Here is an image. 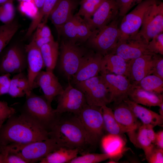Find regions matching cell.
Returning <instances> with one entry per match:
<instances>
[{"mask_svg": "<svg viewBox=\"0 0 163 163\" xmlns=\"http://www.w3.org/2000/svg\"><path fill=\"white\" fill-rule=\"evenodd\" d=\"M80 152L79 149L61 147L48 154L39 161L40 163H69Z\"/></svg>", "mask_w": 163, "mask_h": 163, "instance_id": "f1b7e54d", "label": "cell"}, {"mask_svg": "<svg viewBox=\"0 0 163 163\" xmlns=\"http://www.w3.org/2000/svg\"><path fill=\"white\" fill-rule=\"evenodd\" d=\"M16 113L15 109L5 101H0V128L3 123Z\"/></svg>", "mask_w": 163, "mask_h": 163, "instance_id": "60d3db41", "label": "cell"}, {"mask_svg": "<svg viewBox=\"0 0 163 163\" xmlns=\"http://www.w3.org/2000/svg\"><path fill=\"white\" fill-rule=\"evenodd\" d=\"M49 138L48 129L26 113L13 115L0 128V146L24 145Z\"/></svg>", "mask_w": 163, "mask_h": 163, "instance_id": "6da1fadb", "label": "cell"}, {"mask_svg": "<svg viewBox=\"0 0 163 163\" xmlns=\"http://www.w3.org/2000/svg\"><path fill=\"white\" fill-rule=\"evenodd\" d=\"M135 85L144 90L158 94H161L163 92V79L153 74L145 76Z\"/></svg>", "mask_w": 163, "mask_h": 163, "instance_id": "d6a6232c", "label": "cell"}, {"mask_svg": "<svg viewBox=\"0 0 163 163\" xmlns=\"http://www.w3.org/2000/svg\"><path fill=\"white\" fill-rule=\"evenodd\" d=\"M154 127L142 123L137 129L127 133L132 142L143 151L146 159L155 147Z\"/></svg>", "mask_w": 163, "mask_h": 163, "instance_id": "ac0fdd59", "label": "cell"}, {"mask_svg": "<svg viewBox=\"0 0 163 163\" xmlns=\"http://www.w3.org/2000/svg\"><path fill=\"white\" fill-rule=\"evenodd\" d=\"M148 43L138 32L121 36L110 53L117 55L127 61L143 55L155 54L148 49Z\"/></svg>", "mask_w": 163, "mask_h": 163, "instance_id": "8992f818", "label": "cell"}, {"mask_svg": "<svg viewBox=\"0 0 163 163\" xmlns=\"http://www.w3.org/2000/svg\"><path fill=\"white\" fill-rule=\"evenodd\" d=\"M159 114L162 117H163V102L161 103L159 106Z\"/></svg>", "mask_w": 163, "mask_h": 163, "instance_id": "7dc6e473", "label": "cell"}, {"mask_svg": "<svg viewBox=\"0 0 163 163\" xmlns=\"http://www.w3.org/2000/svg\"><path fill=\"white\" fill-rule=\"evenodd\" d=\"M33 0L35 5L38 9L42 7L45 1V0Z\"/></svg>", "mask_w": 163, "mask_h": 163, "instance_id": "bcb514c9", "label": "cell"}, {"mask_svg": "<svg viewBox=\"0 0 163 163\" xmlns=\"http://www.w3.org/2000/svg\"><path fill=\"white\" fill-rule=\"evenodd\" d=\"M35 30L33 38L40 48L44 45L54 40L50 29L46 24L40 23Z\"/></svg>", "mask_w": 163, "mask_h": 163, "instance_id": "e575fe53", "label": "cell"}, {"mask_svg": "<svg viewBox=\"0 0 163 163\" xmlns=\"http://www.w3.org/2000/svg\"><path fill=\"white\" fill-rule=\"evenodd\" d=\"M119 15L118 7L114 0H104L90 19L85 21L92 31L101 28Z\"/></svg>", "mask_w": 163, "mask_h": 163, "instance_id": "e0dca14e", "label": "cell"}, {"mask_svg": "<svg viewBox=\"0 0 163 163\" xmlns=\"http://www.w3.org/2000/svg\"><path fill=\"white\" fill-rule=\"evenodd\" d=\"M40 87L44 93V97L51 104L54 98L63 91L62 86L53 72L41 71L37 76L33 88Z\"/></svg>", "mask_w": 163, "mask_h": 163, "instance_id": "44dd1931", "label": "cell"}, {"mask_svg": "<svg viewBox=\"0 0 163 163\" xmlns=\"http://www.w3.org/2000/svg\"><path fill=\"white\" fill-rule=\"evenodd\" d=\"M157 2V0H143L131 12L123 17L119 24L121 36L137 33L142 25L146 10Z\"/></svg>", "mask_w": 163, "mask_h": 163, "instance_id": "5bb4252c", "label": "cell"}, {"mask_svg": "<svg viewBox=\"0 0 163 163\" xmlns=\"http://www.w3.org/2000/svg\"><path fill=\"white\" fill-rule=\"evenodd\" d=\"M92 33L84 20L75 14L62 26L57 34L59 38L82 43L86 42Z\"/></svg>", "mask_w": 163, "mask_h": 163, "instance_id": "4fadbf2b", "label": "cell"}, {"mask_svg": "<svg viewBox=\"0 0 163 163\" xmlns=\"http://www.w3.org/2000/svg\"><path fill=\"white\" fill-rule=\"evenodd\" d=\"M163 32V3L157 2L146 10L138 33L148 42Z\"/></svg>", "mask_w": 163, "mask_h": 163, "instance_id": "7c38bea8", "label": "cell"}, {"mask_svg": "<svg viewBox=\"0 0 163 163\" xmlns=\"http://www.w3.org/2000/svg\"><path fill=\"white\" fill-rule=\"evenodd\" d=\"M107 25L92 31L85 43L90 49L103 56L110 53L120 38L119 17Z\"/></svg>", "mask_w": 163, "mask_h": 163, "instance_id": "3957f363", "label": "cell"}, {"mask_svg": "<svg viewBox=\"0 0 163 163\" xmlns=\"http://www.w3.org/2000/svg\"><path fill=\"white\" fill-rule=\"evenodd\" d=\"M57 97V105L55 109L57 114L67 113L77 115L87 104L83 93L73 87L69 82L67 87Z\"/></svg>", "mask_w": 163, "mask_h": 163, "instance_id": "8fae6325", "label": "cell"}, {"mask_svg": "<svg viewBox=\"0 0 163 163\" xmlns=\"http://www.w3.org/2000/svg\"><path fill=\"white\" fill-rule=\"evenodd\" d=\"M58 1L45 0L42 6L39 9L27 31L28 34H31L40 23L46 24L51 12Z\"/></svg>", "mask_w": 163, "mask_h": 163, "instance_id": "4dcf8cb0", "label": "cell"}, {"mask_svg": "<svg viewBox=\"0 0 163 163\" xmlns=\"http://www.w3.org/2000/svg\"><path fill=\"white\" fill-rule=\"evenodd\" d=\"M154 55H143L128 61L127 77L132 84L136 85L145 76L152 74Z\"/></svg>", "mask_w": 163, "mask_h": 163, "instance_id": "d6986e66", "label": "cell"}, {"mask_svg": "<svg viewBox=\"0 0 163 163\" xmlns=\"http://www.w3.org/2000/svg\"><path fill=\"white\" fill-rule=\"evenodd\" d=\"M27 68L24 46L14 43L5 47L0 53V74H17Z\"/></svg>", "mask_w": 163, "mask_h": 163, "instance_id": "ba28073f", "label": "cell"}, {"mask_svg": "<svg viewBox=\"0 0 163 163\" xmlns=\"http://www.w3.org/2000/svg\"><path fill=\"white\" fill-rule=\"evenodd\" d=\"M131 100L149 107L159 106L163 102V94H158L142 89L132 84L128 94Z\"/></svg>", "mask_w": 163, "mask_h": 163, "instance_id": "cb8c5ba5", "label": "cell"}, {"mask_svg": "<svg viewBox=\"0 0 163 163\" xmlns=\"http://www.w3.org/2000/svg\"><path fill=\"white\" fill-rule=\"evenodd\" d=\"M119 9V15L123 17L134 6L143 0H114Z\"/></svg>", "mask_w": 163, "mask_h": 163, "instance_id": "ab89813d", "label": "cell"}, {"mask_svg": "<svg viewBox=\"0 0 163 163\" xmlns=\"http://www.w3.org/2000/svg\"><path fill=\"white\" fill-rule=\"evenodd\" d=\"M18 22H11L0 26V53L6 47L18 30Z\"/></svg>", "mask_w": 163, "mask_h": 163, "instance_id": "836d02e7", "label": "cell"}, {"mask_svg": "<svg viewBox=\"0 0 163 163\" xmlns=\"http://www.w3.org/2000/svg\"><path fill=\"white\" fill-rule=\"evenodd\" d=\"M59 44L54 40L40 48L46 71L53 72L57 65L59 54Z\"/></svg>", "mask_w": 163, "mask_h": 163, "instance_id": "f546056e", "label": "cell"}, {"mask_svg": "<svg viewBox=\"0 0 163 163\" xmlns=\"http://www.w3.org/2000/svg\"><path fill=\"white\" fill-rule=\"evenodd\" d=\"M24 1H33V0H23Z\"/></svg>", "mask_w": 163, "mask_h": 163, "instance_id": "f907efd6", "label": "cell"}, {"mask_svg": "<svg viewBox=\"0 0 163 163\" xmlns=\"http://www.w3.org/2000/svg\"><path fill=\"white\" fill-rule=\"evenodd\" d=\"M103 56L91 50H88L72 78L73 83L75 84L97 75L101 71Z\"/></svg>", "mask_w": 163, "mask_h": 163, "instance_id": "2e32d148", "label": "cell"}, {"mask_svg": "<svg viewBox=\"0 0 163 163\" xmlns=\"http://www.w3.org/2000/svg\"><path fill=\"white\" fill-rule=\"evenodd\" d=\"M70 114L58 115L49 129V136L61 147L78 148L81 152L91 145L77 115Z\"/></svg>", "mask_w": 163, "mask_h": 163, "instance_id": "7a4b0ae2", "label": "cell"}, {"mask_svg": "<svg viewBox=\"0 0 163 163\" xmlns=\"http://www.w3.org/2000/svg\"><path fill=\"white\" fill-rule=\"evenodd\" d=\"M123 101L142 123L150 125L154 127L157 126L163 125V117L159 114L135 103L129 98Z\"/></svg>", "mask_w": 163, "mask_h": 163, "instance_id": "d4e9b609", "label": "cell"}, {"mask_svg": "<svg viewBox=\"0 0 163 163\" xmlns=\"http://www.w3.org/2000/svg\"><path fill=\"white\" fill-rule=\"evenodd\" d=\"M14 0H0V5L8 2H13Z\"/></svg>", "mask_w": 163, "mask_h": 163, "instance_id": "681fc988", "label": "cell"}, {"mask_svg": "<svg viewBox=\"0 0 163 163\" xmlns=\"http://www.w3.org/2000/svg\"><path fill=\"white\" fill-rule=\"evenodd\" d=\"M148 48L153 54L163 55V32L155 36L148 43Z\"/></svg>", "mask_w": 163, "mask_h": 163, "instance_id": "f35d334b", "label": "cell"}, {"mask_svg": "<svg viewBox=\"0 0 163 163\" xmlns=\"http://www.w3.org/2000/svg\"><path fill=\"white\" fill-rule=\"evenodd\" d=\"M107 154L103 153H86L77 156L70 161L69 163H97L110 159Z\"/></svg>", "mask_w": 163, "mask_h": 163, "instance_id": "8d00e7d4", "label": "cell"}, {"mask_svg": "<svg viewBox=\"0 0 163 163\" xmlns=\"http://www.w3.org/2000/svg\"><path fill=\"white\" fill-rule=\"evenodd\" d=\"M104 0H81L80 8L76 14L83 17L87 21L91 17L94 13Z\"/></svg>", "mask_w": 163, "mask_h": 163, "instance_id": "d590c367", "label": "cell"}, {"mask_svg": "<svg viewBox=\"0 0 163 163\" xmlns=\"http://www.w3.org/2000/svg\"><path fill=\"white\" fill-rule=\"evenodd\" d=\"M15 15L13 2H8L0 5V21L4 24L12 22L14 20Z\"/></svg>", "mask_w": 163, "mask_h": 163, "instance_id": "74e56055", "label": "cell"}, {"mask_svg": "<svg viewBox=\"0 0 163 163\" xmlns=\"http://www.w3.org/2000/svg\"><path fill=\"white\" fill-rule=\"evenodd\" d=\"M5 156L1 152H0V163H4Z\"/></svg>", "mask_w": 163, "mask_h": 163, "instance_id": "c3c4849f", "label": "cell"}, {"mask_svg": "<svg viewBox=\"0 0 163 163\" xmlns=\"http://www.w3.org/2000/svg\"><path fill=\"white\" fill-rule=\"evenodd\" d=\"M31 91L27 75L24 72L16 74L11 78L8 94L12 97L27 96Z\"/></svg>", "mask_w": 163, "mask_h": 163, "instance_id": "83f0119b", "label": "cell"}, {"mask_svg": "<svg viewBox=\"0 0 163 163\" xmlns=\"http://www.w3.org/2000/svg\"><path fill=\"white\" fill-rule=\"evenodd\" d=\"M75 86L83 93L88 105L101 107L110 103L108 92L101 75L78 83Z\"/></svg>", "mask_w": 163, "mask_h": 163, "instance_id": "9c48e42d", "label": "cell"}, {"mask_svg": "<svg viewBox=\"0 0 163 163\" xmlns=\"http://www.w3.org/2000/svg\"><path fill=\"white\" fill-rule=\"evenodd\" d=\"M147 160L149 163H163V149L155 148Z\"/></svg>", "mask_w": 163, "mask_h": 163, "instance_id": "7bdbcfd3", "label": "cell"}, {"mask_svg": "<svg viewBox=\"0 0 163 163\" xmlns=\"http://www.w3.org/2000/svg\"><path fill=\"white\" fill-rule=\"evenodd\" d=\"M24 48L27 61V75L30 89L32 91L37 76L45 66L40 49L33 38L29 43L24 45Z\"/></svg>", "mask_w": 163, "mask_h": 163, "instance_id": "ffe728a7", "label": "cell"}, {"mask_svg": "<svg viewBox=\"0 0 163 163\" xmlns=\"http://www.w3.org/2000/svg\"><path fill=\"white\" fill-rule=\"evenodd\" d=\"M4 146L17 152L27 163L40 161L48 154L61 147L51 137L24 145Z\"/></svg>", "mask_w": 163, "mask_h": 163, "instance_id": "30bf717a", "label": "cell"}, {"mask_svg": "<svg viewBox=\"0 0 163 163\" xmlns=\"http://www.w3.org/2000/svg\"><path fill=\"white\" fill-rule=\"evenodd\" d=\"M106 105L101 107L105 130L109 134L120 135L126 133L115 118L113 110Z\"/></svg>", "mask_w": 163, "mask_h": 163, "instance_id": "1f68e13d", "label": "cell"}, {"mask_svg": "<svg viewBox=\"0 0 163 163\" xmlns=\"http://www.w3.org/2000/svg\"><path fill=\"white\" fill-rule=\"evenodd\" d=\"M128 61L120 56L110 53L103 57L101 74H112L127 77Z\"/></svg>", "mask_w": 163, "mask_h": 163, "instance_id": "484cf974", "label": "cell"}, {"mask_svg": "<svg viewBox=\"0 0 163 163\" xmlns=\"http://www.w3.org/2000/svg\"><path fill=\"white\" fill-rule=\"evenodd\" d=\"M25 104L26 113L40 123L49 131L56 119L57 114L44 97L32 91L26 96Z\"/></svg>", "mask_w": 163, "mask_h": 163, "instance_id": "52a82bcc", "label": "cell"}, {"mask_svg": "<svg viewBox=\"0 0 163 163\" xmlns=\"http://www.w3.org/2000/svg\"><path fill=\"white\" fill-rule=\"evenodd\" d=\"M91 146L96 145L105 130L101 107L86 104L77 115Z\"/></svg>", "mask_w": 163, "mask_h": 163, "instance_id": "5b68a950", "label": "cell"}, {"mask_svg": "<svg viewBox=\"0 0 163 163\" xmlns=\"http://www.w3.org/2000/svg\"><path fill=\"white\" fill-rule=\"evenodd\" d=\"M113 111L116 120L126 133L136 129L142 123L124 101L115 104Z\"/></svg>", "mask_w": 163, "mask_h": 163, "instance_id": "603a6c76", "label": "cell"}, {"mask_svg": "<svg viewBox=\"0 0 163 163\" xmlns=\"http://www.w3.org/2000/svg\"><path fill=\"white\" fill-rule=\"evenodd\" d=\"M11 74L6 73L0 75V87L10 85Z\"/></svg>", "mask_w": 163, "mask_h": 163, "instance_id": "f6af8a7d", "label": "cell"}, {"mask_svg": "<svg viewBox=\"0 0 163 163\" xmlns=\"http://www.w3.org/2000/svg\"><path fill=\"white\" fill-rule=\"evenodd\" d=\"M154 64L152 74L156 75L163 79V58L162 55H154Z\"/></svg>", "mask_w": 163, "mask_h": 163, "instance_id": "b9f144b4", "label": "cell"}, {"mask_svg": "<svg viewBox=\"0 0 163 163\" xmlns=\"http://www.w3.org/2000/svg\"><path fill=\"white\" fill-rule=\"evenodd\" d=\"M109 94L110 103L118 104L128 98L132 84L125 76L112 74H101Z\"/></svg>", "mask_w": 163, "mask_h": 163, "instance_id": "9a60e30c", "label": "cell"}, {"mask_svg": "<svg viewBox=\"0 0 163 163\" xmlns=\"http://www.w3.org/2000/svg\"><path fill=\"white\" fill-rule=\"evenodd\" d=\"M80 44L62 40L59 46V68L69 81L77 71L88 50Z\"/></svg>", "mask_w": 163, "mask_h": 163, "instance_id": "277c9868", "label": "cell"}, {"mask_svg": "<svg viewBox=\"0 0 163 163\" xmlns=\"http://www.w3.org/2000/svg\"><path fill=\"white\" fill-rule=\"evenodd\" d=\"M155 144L157 148L163 149V131L161 130L155 134Z\"/></svg>", "mask_w": 163, "mask_h": 163, "instance_id": "ee69618b", "label": "cell"}, {"mask_svg": "<svg viewBox=\"0 0 163 163\" xmlns=\"http://www.w3.org/2000/svg\"><path fill=\"white\" fill-rule=\"evenodd\" d=\"M101 140L104 153L109 155L111 159L120 157L125 150L126 142L121 135L108 133L104 135Z\"/></svg>", "mask_w": 163, "mask_h": 163, "instance_id": "4316f807", "label": "cell"}, {"mask_svg": "<svg viewBox=\"0 0 163 163\" xmlns=\"http://www.w3.org/2000/svg\"><path fill=\"white\" fill-rule=\"evenodd\" d=\"M77 5L75 0H58L49 17L57 33L62 26L73 16Z\"/></svg>", "mask_w": 163, "mask_h": 163, "instance_id": "7402d4cb", "label": "cell"}]
</instances>
